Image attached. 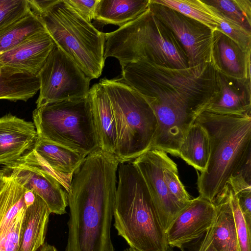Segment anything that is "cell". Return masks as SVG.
Returning a JSON list of instances; mask_svg holds the SVG:
<instances>
[{
  "mask_svg": "<svg viewBox=\"0 0 251 251\" xmlns=\"http://www.w3.org/2000/svg\"><path fill=\"white\" fill-rule=\"evenodd\" d=\"M104 57L120 65L145 61L166 68L186 69L188 58L173 32L148 8L135 20L104 33Z\"/></svg>",
  "mask_w": 251,
  "mask_h": 251,
  "instance_id": "5b68a950",
  "label": "cell"
},
{
  "mask_svg": "<svg viewBox=\"0 0 251 251\" xmlns=\"http://www.w3.org/2000/svg\"><path fill=\"white\" fill-rule=\"evenodd\" d=\"M113 208L114 226L130 248L167 251L166 234L147 185L132 161L120 162Z\"/></svg>",
  "mask_w": 251,
  "mask_h": 251,
  "instance_id": "277c9868",
  "label": "cell"
},
{
  "mask_svg": "<svg viewBox=\"0 0 251 251\" xmlns=\"http://www.w3.org/2000/svg\"><path fill=\"white\" fill-rule=\"evenodd\" d=\"M58 0H27L32 13L40 18L44 15Z\"/></svg>",
  "mask_w": 251,
  "mask_h": 251,
  "instance_id": "8d00e7d4",
  "label": "cell"
},
{
  "mask_svg": "<svg viewBox=\"0 0 251 251\" xmlns=\"http://www.w3.org/2000/svg\"><path fill=\"white\" fill-rule=\"evenodd\" d=\"M32 118L38 139L86 156L101 149L88 97L36 107Z\"/></svg>",
  "mask_w": 251,
  "mask_h": 251,
  "instance_id": "ba28073f",
  "label": "cell"
},
{
  "mask_svg": "<svg viewBox=\"0 0 251 251\" xmlns=\"http://www.w3.org/2000/svg\"><path fill=\"white\" fill-rule=\"evenodd\" d=\"M78 15L87 22L94 19L95 12L99 0H64Z\"/></svg>",
  "mask_w": 251,
  "mask_h": 251,
  "instance_id": "836d02e7",
  "label": "cell"
},
{
  "mask_svg": "<svg viewBox=\"0 0 251 251\" xmlns=\"http://www.w3.org/2000/svg\"><path fill=\"white\" fill-rule=\"evenodd\" d=\"M121 66V77L143 97L156 118L158 126L151 150L178 156L189 130L214 97V65L179 69L139 61Z\"/></svg>",
  "mask_w": 251,
  "mask_h": 251,
  "instance_id": "6da1fadb",
  "label": "cell"
},
{
  "mask_svg": "<svg viewBox=\"0 0 251 251\" xmlns=\"http://www.w3.org/2000/svg\"><path fill=\"white\" fill-rule=\"evenodd\" d=\"M114 116L117 141L114 155L120 162L132 161L151 149L157 129L151 108L122 77L103 78Z\"/></svg>",
  "mask_w": 251,
  "mask_h": 251,
  "instance_id": "8992f818",
  "label": "cell"
},
{
  "mask_svg": "<svg viewBox=\"0 0 251 251\" xmlns=\"http://www.w3.org/2000/svg\"><path fill=\"white\" fill-rule=\"evenodd\" d=\"M15 161L35 167L45 172L56 179L67 194L70 192L73 175L64 174L56 172L33 149Z\"/></svg>",
  "mask_w": 251,
  "mask_h": 251,
  "instance_id": "f1b7e54d",
  "label": "cell"
},
{
  "mask_svg": "<svg viewBox=\"0 0 251 251\" xmlns=\"http://www.w3.org/2000/svg\"><path fill=\"white\" fill-rule=\"evenodd\" d=\"M88 98L91 104L100 148L114 154L117 141V130L109 97L104 87L98 83L90 89Z\"/></svg>",
  "mask_w": 251,
  "mask_h": 251,
  "instance_id": "ffe728a7",
  "label": "cell"
},
{
  "mask_svg": "<svg viewBox=\"0 0 251 251\" xmlns=\"http://www.w3.org/2000/svg\"><path fill=\"white\" fill-rule=\"evenodd\" d=\"M37 77L40 84L37 108L88 97L90 80L55 45Z\"/></svg>",
  "mask_w": 251,
  "mask_h": 251,
  "instance_id": "9c48e42d",
  "label": "cell"
},
{
  "mask_svg": "<svg viewBox=\"0 0 251 251\" xmlns=\"http://www.w3.org/2000/svg\"><path fill=\"white\" fill-rule=\"evenodd\" d=\"M178 157L201 173L206 168L209 157L208 136L206 130L194 123L180 146Z\"/></svg>",
  "mask_w": 251,
  "mask_h": 251,
  "instance_id": "d4e9b609",
  "label": "cell"
},
{
  "mask_svg": "<svg viewBox=\"0 0 251 251\" xmlns=\"http://www.w3.org/2000/svg\"><path fill=\"white\" fill-rule=\"evenodd\" d=\"M55 45L91 80L104 66V33L78 15L64 0H58L40 17Z\"/></svg>",
  "mask_w": 251,
  "mask_h": 251,
  "instance_id": "52a82bcc",
  "label": "cell"
},
{
  "mask_svg": "<svg viewBox=\"0 0 251 251\" xmlns=\"http://www.w3.org/2000/svg\"><path fill=\"white\" fill-rule=\"evenodd\" d=\"M229 198L236 226L238 251H251V228L245 220L237 197L230 185Z\"/></svg>",
  "mask_w": 251,
  "mask_h": 251,
  "instance_id": "4dcf8cb0",
  "label": "cell"
},
{
  "mask_svg": "<svg viewBox=\"0 0 251 251\" xmlns=\"http://www.w3.org/2000/svg\"><path fill=\"white\" fill-rule=\"evenodd\" d=\"M203 235L199 239L184 245L179 249L181 251H217Z\"/></svg>",
  "mask_w": 251,
  "mask_h": 251,
  "instance_id": "d590c367",
  "label": "cell"
},
{
  "mask_svg": "<svg viewBox=\"0 0 251 251\" xmlns=\"http://www.w3.org/2000/svg\"><path fill=\"white\" fill-rule=\"evenodd\" d=\"M216 71V91L206 109L227 114H251V79L236 78Z\"/></svg>",
  "mask_w": 251,
  "mask_h": 251,
  "instance_id": "e0dca14e",
  "label": "cell"
},
{
  "mask_svg": "<svg viewBox=\"0 0 251 251\" xmlns=\"http://www.w3.org/2000/svg\"><path fill=\"white\" fill-rule=\"evenodd\" d=\"M215 214V205L198 197L192 199L178 212L166 231L168 245L180 249L196 240L210 227Z\"/></svg>",
  "mask_w": 251,
  "mask_h": 251,
  "instance_id": "4fadbf2b",
  "label": "cell"
},
{
  "mask_svg": "<svg viewBox=\"0 0 251 251\" xmlns=\"http://www.w3.org/2000/svg\"><path fill=\"white\" fill-rule=\"evenodd\" d=\"M119 161L101 149L73 174L68 194L70 218L65 251H114L111 227Z\"/></svg>",
  "mask_w": 251,
  "mask_h": 251,
  "instance_id": "7a4b0ae2",
  "label": "cell"
},
{
  "mask_svg": "<svg viewBox=\"0 0 251 251\" xmlns=\"http://www.w3.org/2000/svg\"><path fill=\"white\" fill-rule=\"evenodd\" d=\"M205 3L218 25L217 30L226 35L245 52H251V32L224 16L215 7Z\"/></svg>",
  "mask_w": 251,
  "mask_h": 251,
  "instance_id": "83f0119b",
  "label": "cell"
},
{
  "mask_svg": "<svg viewBox=\"0 0 251 251\" xmlns=\"http://www.w3.org/2000/svg\"><path fill=\"white\" fill-rule=\"evenodd\" d=\"M6 175L3 169H0V194L6 184Z\"/></svg>",
  "mask_w": 251,
  "mask_h": 251,
  "instance_id": "f35d334b",
  "label": "cell"
},
{
  "mask_svg": "<svg viewBox=\"0 0 251 251\" xmlns=\"http://www.w3.org/2000/svg\"><path fill=\"white\" fill-rule=\"evenodd\" d=\"M158 3L173 9L196 20L210 28L218 30V25L207 5L200 0H154Z\"/></svg>",
  "mask_w": 251,
  "mask_h": 251,
  "instance_id": "4316f807",
  "label": "cell"
},
{
  "mask_svg": "<svg viewBox=\"0 0 251 251\" xmlns=\"http://www.w3.org/2000/svg\"><path fill=\"white\" fill-rule=\"evenodd\" d=\"M149 8L179 41L186 54L189 67L213 64V31L210 28L154 0H150Z\"/></svg>",
  "mask_w": 251,
  "mask_h": 251,
  "instance_id": "30bf717a",
  "label": "cell"
},
{
  "mask_svg": "<svg viewBox=\"0 0 251 251\" xmlns=\"http://www.w3.org/2000/svg\"><path fill=\"white\" fill-rule=\"evenodd\" d=\"M4 166L5 174L12 176L42 198L50 213L58 215L66 213L67 193L53 177L38 168L16 161Z\"/></svg>",
  "mask_w": 251,
  "mask_h": 251,
  "instance_id": "5bb4252c",
  "label": "cell"
},
{
  "mask_svg": "<svg viewBox=\"0 0 251 251\" xmlns=\"http://www.w3.org/2000/svg\"><path fill=\"white\" fill-rule=\"evenodd\" d=\"M6 175L0 194V251H17L25 211L38 195Z\"/></svg>",
  "mask_w": 251,
  "mask_h": 251,
  "instance_id": "7c38bea8",
  "label": "cell"
},
{
  "mask_svg": "<svg viewBox=\"0 0 251 251\" xmlns=\"http://www.w3.org/2000/svg\"><path fill=\"white\" fill-rule=\"evenodd\" d=\"M37 139L33 123L11 114L0 118V164L18 159L33 149Z\"/></svg>",
  "mask_w": 251,
  "mask_h": 251,
  "instance_id": "2e32d148",
  "label": "cell"
},
{
  "mask_svg": "<svg viewBox=\"0 0 251 251\" xmlns=\"http://www.w3.org/2000/svg\"><path fill=\"white\" fill-rule=\"evenodd\" d=\"M50 212L39 196L25 213L17 251H37L45 238Z\"/></svg>",
  "mask_w": 251,
  "mask_h": 251,
  "instance_id": "44dd1931",
  "label": "cell"
},
{
  "mask_svg": "<svg viewBox=\"0 0 251 251\" xmlns=\"http://www.w3.org/2000/svg\"><path fill=\"white\" fill-rule=\"evenodd\" d=\"M215 214L210 227L204 234L217 251H238L236 226L227 184L213 203Z\"/></svg>",
  "mask_w": 251,
  "mask_h": 251,
  "instance_id": "d6986e66",
  "label": "cell"
},
{
  "mask_svg": "<svg viewBox=\"0 0 251 251\" xmlns=\"http://www.w3.org/2000/svg\"><path fill=\"white\" fill-rule=\"evenodd\" d=\"M31 12L27 0H0V30Z\"/></svg>",
  "mask_w": 251,
  "mask_h": 251,
  "instance_id": "f546056e",
  "label": "cell"
},
{
  "mask_svg": "<svg viewBox=\"0 0 251 251\" xmlns=\"http://www.w3.org/2000/svg\"><path fill=\"white\" fill-rule=\"evenodd\" d=\"M46 30L40 18L31 11L0 30V54L38 32Z\"/></svg>",
  "mask_w": 251,
  "mask_h": 251,
  "instance_id": "484cf974",
  "label": "cell"
},
{
  "mask_svg": "<svg viewBox=\"0 0 251 251\" xmlns=\"http://www.w3.org/2000/svg\"><path fill=\"white\" fill-rule=\"evenodd\" d=\"M54 46L47 30L38 32L0 54V67L37 76Z\"/></svg>",
  "mask_w": 251,
  "mask_h": 251,
  "instance_id": "9a60e30c",
  "label": "cell"
},
{
  "mask_svg": "<svg viewBox=\"0 0 251 251\" xmlns=\"http://www.w3.org/2000/svg\"><path fill=\"white\" fill-rule=\"evenodd\" d=\"M195 123L206 130L209 157L198 173L199 196L214 203L229 178L251 164V114H227L205 110Z\"/></svg>",
  "mask_w": 251,
  "mask_h": 251,
  "instance_id": "3957f363",
  "label": "cell"
},
{
  "mask_svg": "<svg viewBox=\"0 0 251 251\" xmlns=\"http://www.w3.org/2000/svg\"><path fill=\"white\" fill-rule=\"evenodd\" d=\"M248 22L251 24V1L250 0H235Z\"/></svg>",
  "mask_w": 251,
  "mask_h": 251,
  "instance_id": "74e56055",
  "label": "cell"
},
{
  "mask_svg": "<svg viewBox=\"0 0 251 251\" xmlns=\"http://www.w3.org/2000/svg\"><path fill=\"white\" fill-rule=\"evenodd\" d=\"M39 88L37 76L0 67V100L26 101Z\"/></svg>",
  "mask_w": 251,
  "mask_h": 251,
  "instance_id": "cb8c5ba5",
  "label": "cell"
},
{
  "mask_svg": "<svg viewBox=\"0 0 251 251\" xmlns=\"http://www.w3.org/2000/svg\"><path fill=\"white\" fill-rule=\"evenodd\" d=\"M149 2L150 0H99L94 20L120 27L146 11Z\"/></svg>",
  "mask_w": 251,
  "mask_h": 251,
  "instance_id": "7402d4cb",
  "label": "cell"
},
{
  "mask_svg": "<svg viewBox=\"0 0 251 251\" xmlns=\"http://www.w3.org/2000/svg\"><path fill=\"white\" fill-rule=\"evenodd\" d=\"M164 176L170 192L178 201L186 204L192 199L179 178L177 165L170 157L166 165Z\"/></svg>",
  "mask_w": 251,
  "mask_h": 251,
  "instance_id": "1f68e13d",
  "label": "cell"
},
{
  "mask_svg": "<svg viewBox=\"0 0 251 251\" xmlns=\"http://www.w3.org/2000/svg\"><path fill=\"white\" fill-rule=\"evenodd\" d=\"M33 149L54 171L73 175L87 156L63 146L37 139Z\"/></svg>",
  "mask_w": 251,
  "mask_h": 251,
  "instance_id": "603a6c76",
  "label": "cell"
},
{
  "mask_svg": "<svg viewBox=\"0 0 251 251\" xmlns=\"http://www.w3.org/2000/svg\"><path fill=\"white\" fill-rule=\"evenodd\" d=\"M169 158L165 151L151 149L132 160L150 191L165 233L178 212L187 204L174 197L165 183L164 172Z\"/></svg>",
  "mask_w": 251,
  "mask_h": 251,
  "instance_id": "8fae6325",
  "label": "cell"
},
{
  "mask_svg": "<svg viewBox=\"0 0 251 251\" xmlns=\"http://www.w3.org/2000/svg\"><path fill=\"white\" fill-rule=\"evenodd\" d=\"M40 251H57V250L53 246L46 244L43 245Z\"/></svg>",
  "mask_w": 251,
  "mask_h": 251,
  "instance_id": "ab89813d",
  "label": "cell"
},
{
  "mask_svg": "<svg viewBox=\"0 0 251 251\" xmlns=\"http://www.w3.org/2000/svg\"><path fill=\"white\" fill-rule=\"evenodd\" d=\"M235 195L237 197L238 203L245 220L248 226L251 228V192L242 193Z\"/></svg>",
  "mask_w": 251,
  "mask_h": 251,
  "instance_id": "e575fe53",
  "label": "cell"
},
{
  "mask_svg": "<svg viewBox=\"0 0 251 251\" xmlns=\"http://www.w3.org/2000/svg\"><path fill=\"white\" fill-rule=\"evenodd\" d=\"M123 251H138L135 250L134 249H132V248L129 247L128 248L126 249ZM167 251H175L173 249V247H171L169 245Z\"/></svg>",
  "mask_w": 251,
  "mask_h": 251,
  "instance_id": "60d3db41",
  "label": "cell"
},
{
  "mask_svg": "<svg viewBox=\"0 0 251 251\" xmlns=\"http://www.w3.org/2000/svg\"><path fill=\"white\" fill-rule=\"evenodd\" d=\"M205 3L215 7L224 16L251 31L250 24L235 0H204Z\"/></svg>",
  "mask_w": 251,
  "mask_h": 251,
  "instance_id": "d6a6232c",
  "label": "cell"
},
{
  "mask_svg": "<svg viewBox=\"0 0 251 251\" xmlns=\"http://www.w3.org/2000/svg\"><path fill=\"white\" fill-rule=\"evenodd\" d=\"M213 61L216 70L226 75L251 79V52L243 51L219 30L213 31Z\"/></svg>",
  "mask_w": 251,
  "mask_h": 251,
  "instance_id": "ac0fdd59",
  "label": "cell"
}]
</instances>
